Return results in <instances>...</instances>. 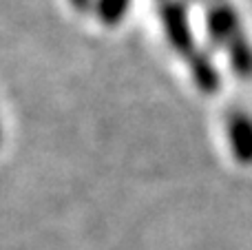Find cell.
I'll use <instances>...</instances> for the list:
<instances>
[{"label": "cell", "instance_id": "obj_2", "mask_svg": "<svg viewBox=\"0 0 252 250\" xmlns=\"http://www.w3.org/2000/svg\"><path fill=\"white\" fill-rule=\"evenodd\" d=\"M192 73H195L197 84H199L206 93H215V91H217L219 75H217V71L213 69V64H210L206 58H199V60L192 64Z\"/></svg>", "mask_w": 252, "mask_h": 250}, {"label": "cell", "instance_id": "obj_1", "mask_svg": "<svg viewBox=\"0 0 252 250\" xmlns=\"http://www.w3.org/2000/svg\"><path fill=\"white\" fill-rule=\"evenodd\" d=\"M228 142L237 162L252 164V118L244 111L228 115Z\"/></svg>", "mask_w": 252, "mask_h": 250}]
</instances>
